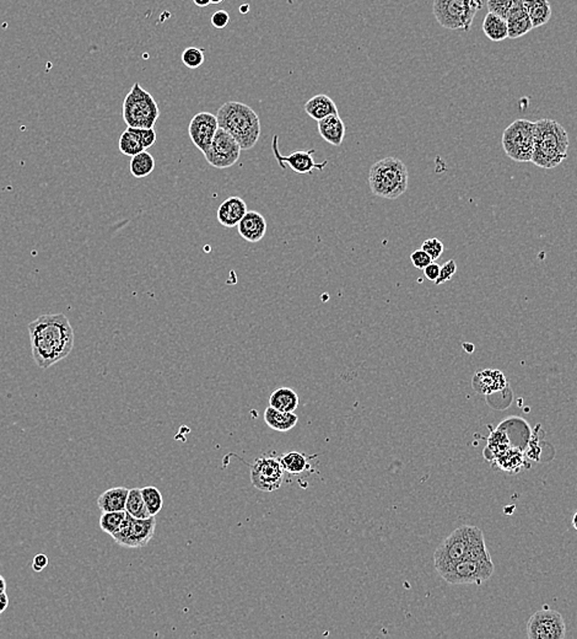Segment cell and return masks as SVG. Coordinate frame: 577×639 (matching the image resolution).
Instances as JSON below:
<instances>
[{
    "mask_svg": "<svg viewBox=\"0 0 577 639\" xmlns=\"http://www.w3.org/2000/svg\"><path fill=\"white\" fill-rule=\"evenodd\" d=\"M32 358L41 369L63 361L74 348V330L64 313L42 315L29 323Z\"/></svg>",
    "mask_w": 577,
    "mask_h": 639,
    "instance_id": "obj_1",
    "label": "cell"
},
{
    "mask_svg": "<svg viewBox=\"0 0 577 639\" xmlns=\"http://www.w3.org/2000/svg\"><path fill=\"white\" fill-rule=\"evenodd\" d=\"M568 134L559 122L542 119L534 122V149L531 163L538 168H556L568 158Z\"/></svg>",
    "mask_w": 577,
    "mask_h": 639,
    "instance_id": "obj_2",
    "label": "cell"
},
{
    "mask_svg": "<svg viewBox=\"0 0 577 639\" xmlns=\"http://www.w3.org/2000/svg\"><path fill=\"white\" fill-rule=\"evenodd\" d=\"M488 555H490L483 531L476 526L463 525L437 547L434 560L435 568L439 569L466 558Z\"/></svg>",
    "mask_w": 577,
    "mask_h": 639,
    "instance_id": "obj_3",
    "label": "cell"
},
{
    "mask_svg": "<svg viewBox=\"0 0 577 639\" xmlns=\"http://www.w3.org/2000/svg\"><path fill=\"white\" fill-rule=\"evenodd\" d=\"M219 128L230 133L241 149L250 150L260 141V121L256 112L246 104L225 102L216 114Z\"/></svg>",
    "mask_w": 577,
    "mask_h": 639,
    "instance_id": "obj_4",
    "label": "cell"
},
{
    "mask_svg": "<svg viewBox=\"0 0 577 639\" xmlns=\"http://www.w3.org/2000/svg\"><path fill=\"white\" fill-rule=\"evenodd\" d=\"M408 168L398 158H384L374 163L369 171V185L374 196L397 199L408 190Z\"/></svg>",
    "mask_w": 577,
    "mask_h": 639,
    "instance_id": "obj_5",
    "label": "cell"
},
{
    "mask_svg": "<svg viewBox=\"0 0 577 639\" xmlns=\"http://www.w3.org/2000/svg\"><path fill=\"white\" fill-rule=\"evenodd\" d=\"M483 0H434L432 13L446 30L469 31Z\"/></svg>",
    "mask_w": 577,
    "mask_h": 639,
    "instance_id": "obj_6",
    "label": "cell"
},
{
    "mask_svg": "<svg viewBox=\"0 0 577 639\" xmlns=\"http://www.w3.org/2000/svg\"><path fill=\"white\" fill-rule=\"evenodd\" d=\"M122 116L127 127L154 128L159 119L160 110L154 96L139 83H136L126 95Z\"/></svg>",
    "mask_w": 577,
    "mask_h": 639,
    "instance_id": "obj_7",
    "label": "cell"
},
{
    "mask_svg": "<svg viewBox=\"0 0 577 639\" xmlns=\"http://www.w3.org/2000/svg\"><path fill=\"white\" fill-rule=\"evenodd\" d=\"M436 570L446 582L459 585V584H481L489 580L494 574L495 567L491 557L488 555V557H471L461 560Z\"/></svg>",
    "mask_w": 577,
    "mask_h": 639,
    "instance_id": "obj_8",
    "label": "cell"
},
{
    "mask_svg": "<svg viewBox=\"0 0 577 639\" xmlns=\"http://www.w3.org/2000/svg\"><path fill=\"white\" fill-rule=\"evenodd\" d=\"M503 148L505 154L517 163H529L534 149V122L516 119L504 131Z\"/></svg>",
    "mask_w": 577,
    "mask_h": 639,
    "instance_id": "obj_9",
    "label": "cell"
},
{
    "mask_svg": "<svg viewBox=\"0 0 577 639\" xmlns=\"http://www.w3.org/2000/svg\"><path fill=\"white\" fill-rule=\"evenodd\" d=\"M156 529L155 516L146 519H136L127 513L121 529L112 536L116 543L127 548H141L154 538Z\"/></svg>",
    "mask_w": 577,
    "mask_h": 639,
    "instance_id": "obj_10",
    "label": "cell"
},
{
    "mask_svg": "<svg viewBox=\"0 0 577 639\" xmlns=\"http://www.w3.org/2000/svg\"><path fill=\"white\" fill-rule=\"evenodd\" d=\"M566 625L564 618L556 610L543 608L532 615L527 623L529 639H564Z\"/></svg>",
    "mask_w": 577,
    "mask_h": 639,
    "instance_id": "obj_11",
    "label": "cell"
},
{
    "mask_svg": "<svg viewBox=\"0 0 577 639\" xmlns=\"http://www.w3.org/2000/svg\"><path fill=\"white\" fill-rule=\"evenodd\" d=\"M241 150L236 139L223 128H219L204 156L213 168H228L238 163Z\"/></svg>",
    "mask_w": 577,
    "mask_h": 639,
    "instance_id": "obj_12",
    "label": "cell"
},
{
    "mask_svg": "<svg viewBox=\"0 0 577 639\" xmlns=\"http://www.w3.org/2000/svg\"><path fill=\"white\" fill-rule=\"evenodd\" d=\"M284 473L279 458L262 456L251 466L252 485L260 492H274L282 487Z\"/></svg>",
    "mask_w": 577,
    "mask_h": 639,
    "instance_id": "obj_13",
    "label": "cell"
},
{
    "mask_svg": "<svg viewBox=\"0 0 577 639\" xmlns=\"http://www.w3.org/2000/svg\"><path fill=\"white\" fill-rule=\"evenodd\" d=\"M218 129L219 122L216 115H213L210 112H199L190 119L188 134L194 146L205 154L215 137Z\"/></svg>",
    "mask_w": 577,
    "mask_h": 639,
    "instance_id": "obj_14",
    "label": "cell"
},
{
    "mask_svg": "<svg viewBox=\"0 0 577 639\" xmlns=\"http://www.w3.org/2000/svg\"><path fill=\"white\" fill-rule=\"evenodd\" d=\"M273 153L275 155V159L280 165V168H287V166H289L292 171L296 172V173H301V175L312 173V170H315V168L320 170V171H323V168L328 165V160L323 161L322 163L315 161V159H313V154L316 153L315 149L299 150V151H295V153H292L289 156H282L279 153L278 136H274L273 137Z\"/></svg>",
    "mask_w": 577,
    "mask_h": 639,
    "instance_id": "obj_15",
    "label": "cell"
},
{
    "mask_svg": "<svg viewBox=\"0 0 577 639\" xmlns=\"http://www.w3.org/2000/svg\"><path fill=\"white\" fill-rule=\"evenodd\" d=\"M156 138L154 128L127 127L119 138L118 149L122 154L132 158L154 146Z\"/></svg>",
    "mask_w": 577,
    "mask_h": 639,
    "instance_id": "obj_16",
    "label": "cell"
},
{
    "mask_svg": "<svg viewBox=\"0 0 577 639\" xmlns=\"http://www.w3.org/2000/svg\"><path fill=\"white\" fill-rule=\"evenodd\" d=\"M267 228L265 216L255 211H248L238 225V234L248 243L260 241L265 238Z\"/></svg>",
    "mask_w": 577,
    "mask_h": 639,
    "instance_id": "obj_17",
    "label": "cell"
},
{
    "mask_svg": "<svg viewBox=\"0 0 577 639\" xmlns=\"http://www.w3.org/2000/svg\"><path fill=\"white\" fill-rule=\"evenodd\" d=\"M247 212H248L247 204L242 198L229 197L221 203L220 207L218 208L216 218L223 226L231 229L238 226Z\"/></svg>",
    "mask_w": 577,
    "mask_h": 639,
    "instance_id": "obj_18",
    "label": "cell"
},
{
    "mask_svg": "<svg viewBox=\"0 0 577 639\" xmlns=\"http://www.w3.org/2000/svg\"><path fill=\"white\" fill-rule=\"evenodd\" d=\"M506 386V378L500 371L486 369V371H476L474 378H473V388L476 393H481V395L501 391Z\"/></svg>",
    "mask_w": 577,
    "mask_h": 639,
    "instance_id": "obj_19",
    "label": "cell"
},
{
    "mask_svg": "<svg viewBox=\"0 0 577 639\" xmlns=\"http://www.w3.org/2000/svg\"><path fill=\"white\" fill-rule=\"evenodd\" d=\"M317 128L318 133L321 134L323 141H327L331 146H342L344 138H345L347 128H345L343 119H340L339 115L328 116L326 119L318 121Z\"/></svg>",
    "mask_w": 577,
    "mask_h": 639,
    "instance_id": "obj_20",
    "label": "cell"
},
{
    "mask_svg": "<svg viewBox=\"0 0 577 639\" xmlns=\"http://www.w3.org/2000/svg\"><path fill=\"white\" fill-rule=\"evenodd\" d=\"M305 112L317 122L328 116L339 115L335 102L325 94H318L316 96L311 97L309 101L305 104Z\"/></svg>",
    "mask_w": 577,
    "mask_h": 639,
    "instance_id": "obj_21",
    "label": "cell"
},
{
    "mask_svg": "<svg viewBox=\"0 0 577 639\" xmlns=\"http://www.w3.org/2000/svg\"><path fill=\"white\" fill-rule=\"evenodd\" d=\"M129 490L124 487H115L105 490L97 499V507L102 513L107 511H124L128 498Z\"/></svg>",
    "mask_w": 577,
    "mask_h": 639,
    "instance_id": "obj_22",
    "label": "cell"
},
{
    "mask_svg": "<svg viewBox=\"0 0 577 639\" xmlns=\"http://www.w3.org/2000/svg\"><path fill=\"white\" fill-rule=\"evenodd\" d=\"M265 421L269 428L277 432L287 433L295 427L299 417L294 412H282L269 406L265 411Z\"/></svg>",
    "mask_w": 577,
    "mask_h": 639,
    "instance_id": "obj_23",
    "label": "cell"
},
{
    "mask_svg": "<svg viewBox=\"0 0 577 639\" xmlns=\"http://www.w3.org/2000/svg\"><path fill=\"white\" fill-rule=\"evenodd\" d=\"M524 6L533 29L543 26L551 18V5L548 0H524Z\"/></svg>",
    "mask_w": 577,
    "mask_h": 639,
    "instance_id": "obj_24",
    "label": "cell"
},
{
    "mask_svg": "<svg viewBox=\"0 0 577 639\" xmlns=\"http://www.w3.org/2000/svg\"><path fill=\"white\" fill-rule=\"evenodd\" d=\"M299 402V395L290 388H277L269 397V406L282 412H295Z\"/></svg>",
    "mask_w": 577,
    "mask_h": 639,
    "instance_id": "obj_25",
    "label": "cell"
},
{
    "mask_svg": "<svg viewBox=\"0 0 577 639\" xmlns=\"http://www.w3.org/2000/svg\"><path fill=\"white\" fill-rule=\"evenodd\" d=\"M483 32L484 35L493 42H501L509 39L507 31V22L503 18H500L496 14L490 13L485 15L483 21Z\"/></svg>",
    "mask_w": 577,
    "mask_h": 639,
    "instance_id": "obj_26",
    "label": "cell"
},
{
    "mask_svg": "<svg viewBox=\"0 0 577 639\" xmlns=\"http://www.w3.org/2000/svg\"><path fill=\"white\" fill-rule=\"evenodd\" d=\"M488 10L507 21L526 9L524 0H488Z\"/></svg>",
    "mask_w": 577,
    "mask_h": 639,
    "instance_id": "obj_27",
    "label": "cell"
},
{
    "mask_svg": "<svg viewBox=\"0 0 577 639\" xmlns=\"http://www.w3.org/2000/svg\"><path fill=\"white\" fill-rule=\"evenodd\" d=\"M279 461L282 463L284 471L290 473V475H299L301 472L309 470L310 468L309 456H306L302 453H297V451H290V453L282 455L279 458Z\"/></svg>",
    "mask_w": 577,
    "mask_h": 639,
    "instance_id": "obj_28",
    "label": "cell"
},
{
    "mask_svg": "<svg viewBox=\"0 0 577 639\" xmlns=\"http://www.w3.org/2000/svg\"><path fill=\"white\" fill-rule=\"evenodd\" d=\"M154 158L146 150L132 156L129 170H131L133 176L137 177V178L149 176L150 173L154 171Z\"/></svg>",
    "mask_w": 577,
    "mask_h": 639,
    "instance_id": "obj_29",
    "label": "cell"
},
{
    "mask_svg": "<svg viewBox=\"0 0 577 639\" xmlns=\"http://www.w3.org/2000/svg\"><path fill=\"white\" fill-rule=\"evenodd\" d=\"M126 511L128 513L129 515H132L136 519H146V518L151 516L149 514V511H148V508H146L141 488L129 490L128 498H127V504H126Z\"/></svg>",
    "mask_w": 577,
    "mask_h": 639,
    "instance_id": "obj_30",
    "label": "cell"
},
{
    "mask_svg": "<svg viewBox=\"0 0 577 639\" xmlns=\"http://www.w3.org/2000/svg\"><path fill=\"white\" fill-rule=\"evenodd\" d=\"M506 22L509 39H512V40L524 37V35H527L529 32L533 30V25L529 20L526 10L514 18L509 19Z\"/></svg>",
    "mask_w": 577,
    "mask_h": 639,
    "instance_id": "obj_31",
    "label": "cell"
},
{
    "mask_svg": "<svg viewBox=\"0 0 577 639\" xmlns=\"http://www.w3.org/2000/svg\"><path fill=\"white\" fill-rule=\"evenodd\" d=\"M127 515V511H107L102 513L100 518V528L103 533H108L111 536H113L123 524L124 519Z\"/></svg>",
    "mask_w": 577,
    "mask_h": 639,
    "instance_id": "obj_32",
    "label": "cell"
},
{
    "mask_svg": "<svg viewBox=\"0 0 577 639\" xmlns=\"http://www.w3.org/2000/svg\"><path fill=\"white\" fill-rule=\"evenodd\" d=\"M141 494L145 502L148 511L151 516H156L159 514L163 507V494L156 487L149 485L141 488Z\"/></svg>",
    "mask_w": 577,
    "mask_h": 639,
    "instance_id": "obj_33",
    "label": "cell"
},
{
    "mask_svg": "<svg viewBox=\"0 0 577 639\" xmlns=\"http://www.w3.org/2000/svg\"><path fill=\"white\" fill-rule=\"evenodd\" d=\"M181 58L183 64L190 69H197L203 64L204 59H205L203 49H197V47L185 49Z\"/></svg>",
    "mask_w": 577,
    "mask_h": 639,
    "instance_id": "obj_34",
    "label": "cell"
},
{
    "mask_svg": "<svg viewBox=\"0 0 577 639\" xmlns=\"http://www.w3.org/2000/svg\"><path fill=\"white\" fill-rule=\"evenodd\" d=\"M422 250L427 252L432 257V261H436L440 258L444 251H445V246H444V243L439 238H432L424 241L423 245H422Z\"/></svg>",
    "mask_w": 577,
    "mask_h": 639,
    "instance_id": "obj_35",
    "label": "cell"
},
{
    "mask_svg": "<svg viewBox=\"0 0 577 639\" xmlns=\"http://www.w3.org/2000/svg\"><path fill=\"white\" fill-rule=\"evenodd\" d=\"M456 272H457V263H456V261H447L444 265L441 266L440 276L437 278L435 284H436V286H441V284H444V283L449 282V281L452 279V277L456 274Z\"/></svg>",
    "mask_w": 577,
    "mask_h": 639,
    "instance_id": "obj_36",
    "label": "cell"
},
{
    "mask_svg": "<svg viewBox=\"0 0 577 639\" xmlns=\"http://www.w3.org/2000/svg\"><path fill=\"white\" fill-rule=\"evenodd\" d=\"M410 261H412V263H413L415 268L418 269H424L432 262V257L422 248L417 250V251L413 252L410 255Z\"/></svg>",
    "mask_w": 577,
    "mask_h": 639,
    "instance_id": "obj_37",
    "label": "cell"
},
{
    "mask_svg": "<svg viewBox=\"0 0 577 639\" xmlns=\"http://www.w3.org/2000/svg\"><path fill=\"white\" fill-rule=\"evenodd\" d=\"M210 22H212L213 26L215 27V29H218V30L225 29V27L229 25V13H228L226 10H218L216 13L213 14L212 19H210Z\"/></svg>",
    "mask_w": 577,
    "mask_h": 639,
    "instance_id": "obj_38",
    "label": "cell"
},
{
    "mask_svg": "<svg viewBox=\"0 0 577 639\" xmlns=\"http://www.w3.org/2000/svg\"><path fill=\"white\" fill-rule=\"evenodd\" d=\"M440 268L441 266L437 265L435 261H432L430 265L427 266V267L423 269L424 276H425V278H427V279H429V281H432V282H436L437 278H439V276H440Z\"/></svg>",
    "mask_w": 577,
    "mask_h": 639,
    "instance_id": "obj_39",
    "label": "cell"
},
{
    "mask_svg": "<svg viewBox=\"0 0 577 639\" xmlns=\"http://www.w3.org/2000/svg\"><path fill=\"white\" fill-rule=\"evenodd\" d=\"M48 557L46 555H37L32 562V569L35 572H42L47 565H48Z\"/></svg>",
    "mask_w": 577,
    "mask_h": 639,
    "instance_id": "obj_40",
    "label": "cell"
},
{
    "mask_svg": "<svg viewBox=\"0 0 577 639\" xmlns=\"http://www.w3.org/2000/svg\"><path fill=\"white\" fill-rule=\"evenodd\" d=\"M8 606H9V598L6 595V593H1L0 594V615L4 613Z\"/></svg>",
    "mask_w": 577,
    "mask_h": 639,
    "instance_id": "obj_41",
    "label": "cell"
},
{
    "mask_svg": "<svg viewBox=\"0 0 577 639\" xmlns=\"http://www.w3.org/2000/svg\"><path fill=\"white\" fill-rule=\"evenodd\" d=\"M193 3L199 8H205V6L210 4V0H193Z\"/></svg>",
    "mask_w": 577,
    "mask_h": 639,
    "instance_id": "obj_42",
    "label": "cell"
},
{
    "mask_svg": "<svg viewBox=\"0 0 577 639\" xmlns=\"http://www.w3.org/2000/svg\"><path fill=\"white\" fill-rule=\"evenodd\" d=\"M1 593H6V582L3 575H0V594Z\"/></svg>",
    "mask_w": 577,
    "mask_h": 639,
    "instance_id": "obj_43",
    "label": "cell"
},
{
    "mask_svg": "<svg viewBox=\"0 0 577 639\" xmlns=\"http://www.w3.org/2000/svg\"><path fill=\"white\" fill-rule=\"evenodd\" d=\"M571 523H573V529L577 531V511L573 514V521H571Z\"/></svg>",
    "mask_w": 577,
    "mask_h": 639,
    "instance_id": "obj_44",
    "label": "cell"
},
{
    "mask_svg": "<svg viewBox=\"0 0 577 639\" xmlns=\"http://www.w3.org/2000/svg\"><path fill=\"white\" fill-rule=\"evenodd\" d=\"M248 9H250V6H248V5H242V6L240 8V10H241V13L242 14H246L247 11H248Z\"/></svg>",
    "mask_w": 577,
    "mask_h": 639,
    "instance_id": "obj_45",
    "label": "cell"
},
{
    "mask_svg": "<svg viewBox=\"0 0 577 639\" xmlns=\"http://www.w3.org/2000/svg\"><path fill=\"white\" fill-rule=\"evenodd\" d=\"M224 0H210V4H220Z\"/></svg>",
    "mask_w": 577,
    "mask_h": 639,
    "instance_id": "obj_46",
    "label": "cell"
}]
</instances>
